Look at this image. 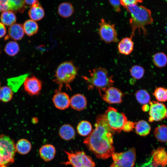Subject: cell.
I'll use <instances>...</instances> for the list:
<instances>
[{"mask_svg": "<svg viewBox=\"0 0 167 167\" xmlns=\"http://www.w3.org/2000/svg\"><path fill=\"white\" fill-rule=\"evenodd\" d=\"M8 11L14 12L23 13L27 6L24 0H8Z\"/></svg>", "mask_w": 167, "mask_h": 167, "instance_id": "obj_23", "label": "cell"}, {"mask_svg": "<svg viewBox=\"0 0 167 167\" xmlns=\"http://www.w3.org/2000/svg\"><path fill=\"white\" fill-rule=\"evenodd\" d=\"M135 96L137 101L140 104L144 105L149 103L150 101L149 94L145 90L137 91L135 93Z\"/></svg>", "mask_w": 167, "mask_h": 167, "instance_id": "obj_32", "label": "cell"}, {"mask_svg": "<svg viewBox=\"0 0 167 167\" xmlns=\"http://www.w3.org/2000/svg\"><path fill=\"white\" fill-rule=\"evenodd\" d=\"M153 94L159 102H164L167 101V89L161 87L156 88Z\"/></svg>", "mask_w": 167, "mask_h": 167, "instance_id": "obj_33", "label": "cell"}, {"mask_svg": "<svg viewBox=\"0 0 167 167\" xmlns=\"http://www.w3.org/2000/svg\"><path fill=\"white\" fill-rule=\"evenodd\" d=\"M28 15L31 19L36 21L42 19L45 15V13L44 9L39 2L30 7Z\"/></svg>", "mask_w": 167, "mask_h": 167, "instance_id": "obj_19", "label": "cell"}, {"mask_svg": "<svg viewBox=\"0 0 167 167\" xmlns=\"http://www.w3.org/2000/svg\"><path fill=\"white\" fill-rule=\"evenodd\" d=\"M166 33H167V28H166Z\"/></svg>", "mask_w": 167, "mask_h": 167, "instance_id": "obj_44", "label": "cell"}, {"mask_svg": "<svg viewBox=\"0 0 167 167\" xmlns=\"http://www.w3.org/2000/svg\"><path fill=\"white\" fill-rule=\"evenodd\" d=\"M58 133L61 138L65 140H71L74 138L75 136L74 128L69 124L62 125L60 128Z\"/></svg>", "mask_w": 167, "mask_h": 167, "instance_id": "obj_20", "label": "cell"}, {"mask_svg": "<svg viewBox=\"0 0 167 167\" xmlns=\"http://www.w3.org/2000/svg\"><path fill=\"white\" fill-rule=\"evenodd\" d=\"M0 20L1 23L4 25L10 26L15 24L16 17L14 12L7 11L2 12Z\"/></svg>", "mask_w": 167, "mask_h": 167, "instance_id": "obj_25", "label": "cell"}, {"mask_svg": "<svg viewBox=\"0 0 167 167\" xmlns=\"http://www.w3.org/2000/svg\"><path fill=\"white\" fill-rule=\"evenodd\" d=\"M26 4L30 6V7L39 2L38 0H24Z\"/></svg>", "mask_w": 167, "mask_h": 167, "instance_id": "obj_40", "label": "cell"}, {"mask_svg": "<svg viewBox=\"0 0 167 167\" xmlns=\"http://www.w3.org/2000/svg\"><path fill=\"white\" fill-rule=\"evenodd\" d=\"M109 126L118 133L122 130L123 125L127 121L125 114L119 112L115 108L109 106L104 114Z\"/></svg>", "mask_w": 167, "mask_h": 167, "instance_id": "obj_8", "label": "cell"}, {"mask_svg": "<svg viewBox=\"0 0 167 167\" xmlns=\"http://www.w3.org/2000/svg\"><path fill=\"white\" fill-rule=\"evenodd\" d=\"M16 150L22 154L28 153L32 148L31 143L28 140L22 139H19L17 142L15 146Z\"/></svg>", "mask_w": 167, "mask_h": 167, "instance_id": "obj_27", "label": "cell"}, {"mask_svg": "<svg viewBox=\"0 0 167 167\" xmlns=\"http://www.w3.org/2000/svg\"><path fill=\"white\" fill-rule=\"evenodd\" d=\"M111 156L113 162L109 167H133L136 159L135 150L132 147L124 152H114Z\"/></svg>", "mask_w": 167, "mask_h": 167, "instance_id": "obj_7", "label": "cell"}, {"mask_svg": "<svg viewBox=\"0 0 167 167\" xmlns=\"http://www.w3.org/2000/svg\"><path fill=\"white\" fill-rule=\"evenodd\" d=\"M16 150L11 139L5 135H0V166L12 162Z\"/></svg>", "mask_w": 167, "mask_h": 167, "instance_id": "obj_5", "label": "cell"}, {"mask_svg": "<svg viewBox=\"0 0 167 167\" xmlns=\"http://www.w3.org/2000/svg\"><path fill=\"white\" fill-rule=\"evenodd\" d=\"M166 117L167 118V111L166 113Z\"/></svg>", "mask_w": 167, "mask_h": 167, "instance_id": "obj_43", "label": "cell"}, {"mask_svg": "<svg viewBox=\"0 0 167 167\" xmlns=\"http://www.w3.org/2000/svg\"><path fill=\"white\" fill-rule=\"evenodd\" d=\"M109 2L116 11L120 12L121 5L120 0H109Z\"/></svg>", "mask_w": 167, "mask_h": 167, "instance_id": "obj_37", "label": "cell"}, {"mask_svg": "<svg viewBox=\"0 0 167 167\" xmlns=\"http://www.w3.org/2000/svg\"><path fill=\"white\" fill-rule=\"evenodd\" d=\"M8 33L9 37L14 40L21 39L24 35L23 25L15 23L10 26L8 29Z\"/></svg>", "mask_w": 167, "mask_h": 167, "instance_id": "obj_18", "label": "cell"}, {"mask_svg": "<svg viewBox=\"0 0 167 167\" xmlns=\"http://www.w3.org/2000/svg\"><path fill=\"white\" fill-rule=\"evenodd\" d=\"M24 87L25 91L29 95H36L41 90L42 83L34 76L26 77L24 82Z\"/></svg>", "mask_w": 167, "mask_h": 167, "instance_id": "obj_12", "label": "cell"}, {"mask_svg": "<svg viewBox=\"0 0 167 167\" xmlns=\"http://www.w3.org/2000/svg\"><path fill=\"white\" fill-rule=\"evenodd\" d=\"M77 69L71 61H66L60 64L55 73L54 81L58 86L57 91H61L64 85L69 86L70 84L75 78Z\"/></svg>", "mask_w": 167, "mask_h": 167, "instance_id": "obj_4", "label": "cell"}, {"mask_svg": "<svg viewBox=\"0 0 167 167\" xmlns=\"http://www.w3.org/2000/svg\"><path fill=\"white\" fill-rule=\"evenodd\" d=\"M87 105L85 97L81 94H76L73 95L70 100V105L72 109L81 111L85 109Z\"/></svg>", "mask_w": 167, "mask_h": 167, "instance_id": "obj_15", "label": "cell"}, {"mask_svg": "<svg viewBox=\"0 0 167 167\" xmlns=\"http://www.w3.org/2000/svg\"><path fill=\"white\" fill-rule=\"evenodd\" d=\"M121 5L125 8L126 7L134 4H138L143 2L142 0H120Z\"/></svg>", "mask_w": 167, "mask_h": 167, "instance_id": "obj_35", "label": "cell"}, {"mask_svg": "<svg viewBox=\"0 0 167 167\" xmlns=\"http://www.w3.org/2000/svg\"><path fill=\"white\" fill-rule=\"evenodd\" d=\"M19 50V47L18 44L15 41H11L6 44L4 50L7 55L14 56L18 53Z\"/></svg>", "mask_w": 167, "mask_h": 167, "instance_id": "obj_31", "label": "cell"}, {"mask_svg": "<svg viewBox=\"0 0 167 167\" xmlns=\"http://www.w3.org/2000/svg\"><path fill=\"white\" fill-rule=\"evenodd\" d=\"M67 155L68 161L61 164L71 165L72 167H95V163L90 156L83 151H64Z\"/></svg>", "mask_w": 167, "mask_h": 167, "instance_id": "obj_6", "label": "cell"}, {"mask_svg": "<svg viewBox=\"0 0 167 167\" xmlns=\"http://www.w3.org/2000/svg\"><path fill=\"white\" fill-rule=\"evenodd\" d=\"M148 106L147 104L144 105L142 107V109L144 111H147L149 109Z\"/></svg>", "mask_w": 167, "mask_h": 167, "instance_id": "obj_42", "label": "cell"}, {"mask_svg": "<svg viewBox=\"0 0 167 167\" xmlns=\"http://www.w3.org/2000/svg\"><path fill=\"white\" fill-rule=\"evenodd\" d=\"M154 134L156 139L161 142H167V126L161 125L155 129Z\"/></svg>", "mask_w": 167, "mask_h": 167, "instance_id": "obj_28", "label": "cell"}, {"mask_svg": "<svg viewBox=\"0 0 167 167\" xmlns=\"http://www.w3.org/2000/svg\"><path fill=\"white\" fill-rule=\"evenodd\" d=\"M148 121L150 122L159 121L165 118L167 109L163 103L157 101H150Z\"/></svg>", "mask_w": 167, "mask_h": 167, "instance_id": "obj_11", "label": "cell"}, {"mask_svg": "<svg viewBox=\"0 0 167 167\" xmlns=\"http://www.w3.org/2000/svg\"><path fill=\"white\" fill-rule=\"evenodd\" d=\"M89 77L83 76L89 89L96 88L98 91L112 86L114 82L112 76L108 75L106 69L99 67L90 71Z\"/></svg>", "mask_w": 167, "mask_h": 167, "instance_id": "obj_3", "label": "cell"}, {"mask_svg": "<svg viewBox=\"0 0 167 167\" xmlns=\"http://www.w3.org/2000/svg\"><path fill=\"white\" fill-rule=\"evenodd\" d=\"M130 14L131 17L129 24L131 29L130 37L132 38L135 35L136 30L138 29L140 33L141 30L145 36L147 34L145 26L153 22L151 10L144 6L134 4L125 8Z\"/></svg>", "mask_w": 167, "mask_h": 167, "instance_id": "obj_2", "label": "cell"}, {"mask_svg": "<svg viewBox=\"0 0 167 167\" xmlns=\"http://www.w3.org/2000/svg\"><path fill=\"white\" fill-rule=\"evenodd\" d=\"M8 0H0V12L8 11Z\"/></svg>", "mask_w": 167, "mask_h": 167, "instance_id": "obj_38", "label": "cell"}, {"mask_svg": "<svg viewBox=\"0 0 167 167\" xmlns=\"http://www.w3.org/2000/svg\"><path fill=\"white\" fill-rule=\"evenodd\" d=\"M77 131L81 136H88L92 131V126L91 123L86 120L80 121L77 126Z\"/></svg>", "mask_w": 167, "mask_h": 167, "instance_id": "obj_26", "label": "cell"}, {"mask_svg": "<svg viewBox=\"0 0 167 167\" xmlns=\"http://www.w3.org/2000/svg\"><path fill=\"white\" fill-rule=\"evenodd\" d=\"M24 33L28 36H31L38 32L39 27L36 21L31 19L26 21L23 25Z\"/></svg>", "mask_w": 167, "mask_h": 167, "instance_id": "obj_24", "label": "cell"}, {"mask_svg": "<svg viewBox=\"0 0 167 167\" xmlns=\"http://www.w3.org/2000/svg\"><path fill=\"white\" fill-rule=\"evenodd\" d=\"M70 100L69 96L66 93L57 90L52 98L55 106L61 110H65L69 107L70 105Z\"/></svg>", "mask_w": 167, "mask_h": 167, "instance_id": "obj_14", "label": "cell"}, {"mask_svg": "<svg viewBox=\"0 0 167 167\" xmlns=\"http://www.w3.org/2000/svg\"><path fill=\"white\" fill-rule=\"evenodd\" d=\"M41 157L45 161L52 160L55 157L56 150L55 147L51 144H46L42 146L39 150Z\"/></svg>", "mask_w": 167, "mask_h": 167, "instance_id": "obj_17", "label": "cell"}, {"mask_svg": "<svg viewBox=\"0 0 167 167\" xmlns=\"http://www.w3.org/2000/svg\"><path fill=\"white\" fill-rule=\"evenodd\" d=\"M151 156V165L153 167L167 166V152L164 148L159 147L153 150Z\"/></svg>", "mask_w": 167, "mask_h": 167, "instance_id": "obj_13", "label": "cell"}, {"mask_svg": "<svg viewBox=\"0 0 167 167\" xmlns=\"http://www.w3.org/2000/svg\"><path fill=\"white\" fill-rule=\"evenodd\" d=\"M140 167H153L151 165V161H150L143 164V165H142Z\"/></svg>", "mask_w": 167, "mask_h": 167, "instance_id": "obj_41", "label": "cell"}, {"mask_svg": "<svg viewBox=\"0 0 167 167\" xmlns=\"http://www.w3.org/2000/svg\"><path fill=\"white\" fill-rule=\"evenodd\" d=\"M58 12L61 16L67 18L71 16L74 12V9L72 4L69 2H63L59 5Z\"/></svg>", "mask_w": 167, "mask_h": 167, "instance_id": "obj_21", "label": "cell"}, {"mask_svg": "<svg viewBox=\"0 0 167 167\" xmlns=\"http://www.w3.org/2000/svg\"><path fill=\"white\" fill-rule=\"evenodd\" d=\"M134 43L131 37L123 38L119 42L118 48L119 53L127 55L130 54L133 51Z\"/></svg>", "mask_w": 167, "mask_h": 167, "instance_id": "obj_16", "label": "cell"}, {"mask_svg": "<svg viewBox=\"0 0 167 167\" xmlns=\"http://www.w3.org/2000/svg\"><path fill=\"white\" fill-rule=\"evenodd\" d=\"M95 126L84 143L97 158L106 159L114 152L113 137L115 131L108 124L104 114L97 116Z\"/></svg>", "mask_w": 167, "mask_h": 167, "instance_id": "obj_1", "label": "cell"}, {"mask_svg": "<svg viewBox=\"0 0 167 167\" xmlns=\"http://www.w3.org/2000/svg\"><path fill=\"white\" fill-rule=\"evenodd\" d=\"M98 91L101 98L109 104H119L122 101L123 93L117 88L111 86Z\"/></svg>", "mask_w": 167, "mask_h": 167, "instance_id": "obj_10", "label": "cell"}, {"mask_svg": "<svg viewBox=\"0 0 167 167\" xmlns=\"http://www.w3.org/2000/svg\"><path fill=\"white\" fill-rule=\"evenodd\" d=\"M153 61L156 66L159 68H162L167 64V56L163 52H158L154 55Z\"/></svg>", "mask_w": 167, "mask_h": 167, "instance_id": "obj_30", "label": "cell"}, {"mask_svg": "<svg viewBox=\"0 0 167 167\" xmlns=\"http://www.w3.org/2000/svg\"><path fill=\"white\" fill-rule=\"evenodd\" d=\"M99 26L98 33L102 40L107 43L118 42V34L114 24L106 22L102 18Z\"/></svg>", "mask_w": 167, "mask_h": 167, "instance_id": "obj_9", "label": "cell"}, {"mask_svg": "<svg viewBox=\"0 0 167 167\" xmlns=\"http://www.w3.org/2000/svg\"><path fill=\"white\" fill-rule=\"evenodd\" d=\"M135 123L130 121H127L124 124L122 130L126 132L133 131L135 128Z\"/></svg>", "mask_w": 167, "mask_h": 167, "instance_id": "obj_36", "label": "cell"}, {"mask_svg": "<svg viewBox=\"0 0 167 167\" xmlns=\"http://www.w3.org/2000/svg\"><path fill=\"white\" fill-rule=\"evenodd\" d=\"M131 76L135 79H139L143 76L145 72L144 68L141 66L135 65L130 70Z\"/></svg>", "mask_w": 167, "mask_h": 167, "instance_id": "obj_34", "label": "cell"}, {"mask_svg": "<svg viewBox=\"0 0 167 167\" xmlns=\"http://www.w3.org/2000/svg\"><path fill=\"white\" fill-rule=\"evenodd\" d=\"M135 128L136 133L141 136L148 135L151 130L150 125L144 120H141L135 123Z\"/></svg>", "mask_w": 167, "mask_h": 167, "instance_id": "obj_22", "label": "cell"}, {"mask_svg": "<svg viewBox=\"0 0 167 167\" xmlns=\"http://www.w3.org/2000/svg\"><path fill=\"white\" fill-rule=\"evenodd\" d=\"M12 89L7 86H0V101L4 102H8L13 97Z\"/></svg>", "mask_w": 167, "mask_h": 167, "instance_id": "obj_29", "label": "cell"}, {"mask_svg": "<svg viewBox=\"0 0 167 167\" xmlns=\"http://www.w3.org/2000/svg\"><path fill=\"white\" fill-rule=\"evenodd\" d=\"M6 32V29L5 25L1 22H0V38L4 36Z\"/></svg>", "mask_w": 167, "mask_h": 167, "instance_id": "obj_39", "label": "cell"}]
</instances>
